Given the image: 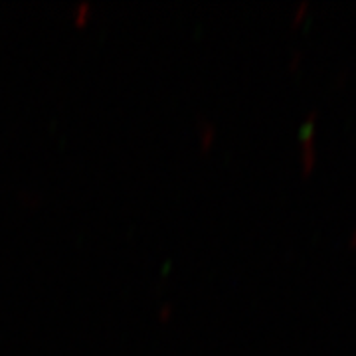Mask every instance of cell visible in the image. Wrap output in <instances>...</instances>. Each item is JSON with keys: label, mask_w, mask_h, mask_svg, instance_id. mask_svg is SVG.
I'll return each instance as SVG.
<instances>
[{"label": "cell", "mask_w": 356, "mask_h": 356, "mask_svg": "<svg viewBox=\"0 0 356 356\" xmlns=\"http://www.w3.org/2000/svg\"><path fill=\"white\" fill-rule=\"evenodd\" d=\"M346 245L350 248V250H356V226L353 228V232L348 234V240H346Z\"/></svg>", "instance_id": "cell-4"}, {"label": "cell", "mask_w": 356, "mask_h": 356, "mask_svg": "<svg viewBox=\"0 0 356 356\" xmlns=\"http://www.w3.org/2000/svg\"><path fill=\"white\" fill-rule=\"evenodd\" d=\"M318 113L311 109L303 121V135H301V172L309 177L317 165V143H315V121Z\"/></svg>", "instance_id": "cell-1"}, {"label": "cell", "mask_w": 356, "mask_h": 356, "mask_svg": "<svg viewBox=\"0 0 356 356\" xmlns=\"http://www.w3.org/2000/svg\"><path fill=\"white\" fill-rule=\"evenodd\" d=\"M307 14H309V0H301V2L295 6V10H293L291 24L293 26L303 24V22H305Z\"/></svg>", "instance_id": "cell-2"}, {"label": "cell", "mask_w": 356, "mask_h": 356, "mask_svg": "<svg viewBox=\"0 0 356 356\" xmlns=\"http://www.w3.org/2000/svg\"><path fill=\"white\" fill-rule=\"evenodd\" d=\"M301 62H303V54H301V51H295L291 56V60H289V70H291V72L299 70Z\"/></svg>", "instance_id": "cell-3"}]
</instances>
